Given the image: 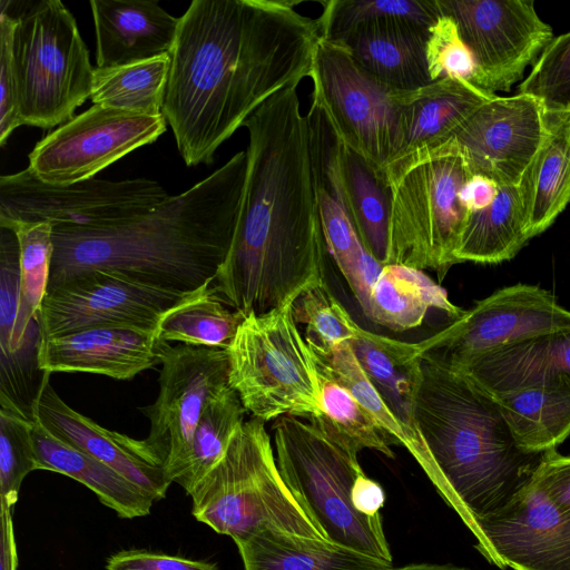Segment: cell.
Instances as JSON below:
<instances>
[{
  "label": "cell",
  "mask_w": 570,
  "mask_h": 570,
  "mask_svg": "<svg viewBox=\"0 0 570 570\" xmlns=\"http://www.w3.org/2000/svg\"><path fill=\"white\" fill-rule=\"evenodd\" d=\"M289 0H194L179 18L161 114L187 166L279 90L312 76L317 19Z\"/></svg>",
  "instance_id": "1"
},
{
  "label": "cell",
  "mask_w": 570,
  "mask_h": 570,
  "mask_svg": "<svg viewBox=\"0 0 570 570\" xmlns=\"http://www.w3.org/2000/svg\"><path fill=\"white\" fill-rule=\"evenodd\" d=\"M297 86L269 97L244 124L247 168L238 217L212 282L215 294L244 317L326 284L328 250Z\"/></svg>",
  "instance_id": "2"
},
{
  "label": "cell",
  "mask_w": 570,
  "mask_h": 570,
  "mask_svg": "<svg viewBox=\"0 0 570 570\" xmlns=\"http://www.w3.org/2000/svg\"><path fill=\"white\" fill-rule=\"evenodd\" d=\"M246 168V150L238 151L138 217L100 227L53 228L48 287L88 269L183 293L212 283L233 240Z\"/></svg>",
  "instance_id": "3"
},
{
  "label": "cell",
  "mask_w": 570,
  "mask_h": 570,
  "mask_svg": "<svg viewBox=\"0 0 570 570\" xmlns=\"http://www.w3.org/2000/svg\"><path fill=\"white\" fill-rule=\"evenodd\" d=\"M412 421L438 469L439 493L478 546L479 522L531 480L544 453L517 444L498 401L472 377L425 355Z\"/></svg>",
  "instance_id": "4"
},
{
  "label": "cell",
  "mask_w": 570,
  "mask_h": 570,
  "mask_svg": "<svg viewBox=\"0 0 570 570\" xmlns=\"http://www.w3.org/2000/svg\"><path fill=\"white\" fill-rule=\"evenodd\" d=\"M391 191L389 264L432 268L440 281L454 254L469 212L461 191L473 175L455 140L416 148L385 167Z\"/></svg>",
  "instance_id": "5"
},
{
  "label": "cell",
  "mask_w": 570,
  "mask_h": 570,
  "mask_svg": "<svg viewBox=\"0 0 570 570\" xmlns=\"http://www.w3.org/2000/svg\"><path fill=\"white\" fill-rule=\"evenodd\" d=\"M189 495L195 519L234 541L265 529L327 541L285 484L265 422L254 416Z\"/></svg>",
  "instance_id": "6"
},
{
  "label": "cell",
  "mask_w": 570,
  "mask_h": 570,
  "mask_svg": "<svg viewBox=\"0 0 570 570\" xmlns=\"http://www.w3.org/2000/svg\"><path fill=\"white\" fill-rule=\"evenodd\" d=\"M278 471L312 523L330 542L392 563L381 515L355 511L351 491L363 472L315 422L281 416L273 425Z\"/></svg>",
  "instance_id": "7"
},
{
  "label": "cell",
  "mask_w": 570,
  "mask_h": 570,
  "mask_svg": "<svg viewBox=\"0 0 570 570\" xmlns=\"http://www.w3.org/2000/svg\"><path fill=\"white\" fill-rule=\"evenodd\" d=\"M293 304L246 316L227 348L228 384L264 422L321 414L316 355L298 330Z\"/></svg>",
  "instance_id": "8"
},
{
  "label": "cell",
  "mask_w": 570,
  "mask_h": 570,
  "mask_svg": "<svg viewBox=\"0 0 570 570\" xmlns=\"http://www.w3.org/2000/svg\"><path fill=\"white\" fill-rule=\"evenodd\" d=\"M16 17L13 61L23 125L50 129L91 96L94 67L72 13L59 0L26 2Z\"/></svg>",
  "instance_id": "9"
},
{
  "label": "cell",
  "mask_w": 570,
  "mask_h": 570,
  "mask_svg": "<svg viewBox=\"0 0 570 570\" xmlns=\"http://www.w3.org/2000/svg\"><path fill=\"white\" fill-rule=\"evenodd\" d=\"M168 197L159 183L147 178L52 185L27 167L0 177V227L40 222L53 228L100 227L138 217Z\"/></svg>",
  "instance_id": "10"
},
{
  "label": "cell",
  "mask_w": 570,
  "mask_h": 570,
  "mask_svg": "<svg viewBox=\"0 0 570 570\" xmlns=\"http://www.w3.org/2000/svg\"><path fill=\"white\" fill-rule=\"evenodd\" d=\"M159 392L139 410L149 420L145 438L164 460L171 482L183 475L195 429L208 402L228 384L227 350L159 342Z\"/></svg>",
  "instance_id": "11"
},
{
  "label": "cell",
  "mask_w": 570,
  "mask_h": 570,
  "mask_svg": "<svg viewBox=\"0 0 570 570\" xmlns=\"http://www.w3.org/2000/svg\"><path fill=\"white\" fill-rule=\"evenodd\" d=\"M311 79L344 144L385 170L397 147L395 91L366 73L342 42L322 37Z\"/></svg>",
  "instance_id": "12"
},
{
  "label": "cell",
  "mask_w": 570,
  "mask_h": 570,
  "mask_svg": "<svg viewBox=\"0 0 570 570\" xmlns=\"http://www.w3.org/2000/svg\"><path fill=\"white\" fill-rule=\"evenodd\" d=\"M190 293L147 285L109 271L88 269L48 287L37 321L41 337L97 327L156 334L161 316Z\"/></svg>",
  "instance_id": "13"
},
{
  "label": "cell",
  "mask_w": 570,
  "mask_h": 570,
  "mask_svg": "<svg viewBox=\"0 0 570 570\" xmlns=\"http://www.w3.org/2000/svg\"><path fill=\"white\" fill-rule=\"evenodd\" d=\"M569 328L570 311L558 304L551 292L515 284L476 302L417 345L421 355L460 370L494 348Z\"/></svg>",
  "instance_id": "14"
},
{
  "label": "cell",
  "mask_w": 570,
  "mask_h": 570,
  "mask_svg": "<svg viewBox=\"0 0 570 570\" xmlns=\"http://www.w3.org/2000/svg\"><path fill=\"white\" fill-rule=\"evenodd\" d=\"M166 128L163 115L94 105L43 136L29 154L28 167L52 185L91 179L129 153L156 141Z\"/></svg>",
  "instance_id": "15"
},
{
  "label": "cell",
  "mask_w": 570,
  "mask_h": 570,
  "mask_svg": "<svg viewBox=\"0 0 570 570\" xmlns=\"http://www.w3.org/2000/svg\"><path fill=\"white\" fill-rule=\"evenodd\" d=\"M472 52L489 92L509 91L553 39L533 1L435 0Z\"/></svg>",
  "instance_id": "16"
},
{
  "label": "cell",
  "mask_w": 570,
  "mask_h": 570,
  "mask_svg": "<svg viewBox=\"0 0 570 570\" xmlns=\"http://www.w3.org/2000/svg\"><path fill=\"white\" fill-rule=\"evenodd\" d=\"M547 134V108L541 100L518 92L494 96L453 134L473 175L500 186L519 185Z\"/></svg>",
  "instance_id": "17"
},
{
  "label": "cell",
  "mask_w": 570,
  "mask_h": 570,
  "mask_svg": "<svg viewBox=\"0 0 570 570\" xmlns=\"http://www.w3.org/2000/svg\"><path fill=\"white\" fill-rule=\"evenodd\" d=\"M475 549L512 570H570V513L559 510L535 479L479 522Z\"/></svg>",
  "instance_id": "18"
},
{
  "label": "cell",
  "mask_w": 570,
  "mask_h": 570,
  "mask_svg": "<svg viewBox=\"0 0 570 570\" xmlns=\"http://www.w3.org/2000/svg\"><path fill=\"white\" fill-rule=\"evenodd\" d=\"M47 372L35 403L37 419L52 435L110 466L154 501L166 497L173 483L164 460L146 440L99 425L69 406L51 385Z\"/></svg>",
  "instance_id": "19"
},
{
  "label": "cell",
  "mask_w": 570,
  "mask_h": 570,
  "mask_svg": "<svg viewBox=\"0 0 570 570\" xmlns=\"http://www.w3.org/2000/svg\"><path fill=\"white\" fill-rule=\"evenodd\" d=\"M156 334L124 327H97L41 337L39 367L49 373H91L130 380L160 364Z\"/></svg>",
  "instance_id": "20"
},
{
  "label": "cell",
  "mask_w": 570,
  "mask_h": 570,
  "mask_svg": "<svg viewBox=\"0 0 570 570\" xmlns=\"http://www.w3.org/2000/svg\"><path fill=\"white\" fill-rule=\"evenodd\" d=\"M460 371L494 397L531 387L570 392V328L494 348Z\"/></svg>",
  "instance_id": "21"
},
{
  "label": "cell",
  "mask_w": 570,
  "mask_h": 570,
  "mask_svg": "<svg viewBox=\"0 0 570 570\" xmlns=\"http://www.w3.org/2000/svg\"><path fill=\"white\" fill-rule=\"evenodd\" d=\"M97 67H116L170 53L179 18L155 0H91Z\"/></svg>",
  "instance_id": "22"
},
{
  "label": "cell",
  "mask_w": 570,
  "mask_h": 570,
  "mask_svg": "<svg viewBox=\"0 0 570 570\" xmlns=\"http://www.w3.org/2000/svg\"><path fill=\"white\" fill-rule=\"evenodd\" d=\"M495 95L455 78H442L409 91H395L396 159L416 148L448 140Z\"/></svg>",
  "instance_id": "23"
},
{
  "label": "cell",
  "mask_w": 570,
  "mask_h": 570,
  "mask_svg": "<svg viewBox=\"0 0 570 570\" xmlns=\"http://www.w3.org/2000/svg\"><path fill=\"white\" fill-rule=\"evenodd\" d=\"M429 29L399 22L356 27L342 42L358 66L393 91H409L431 82L425 58Z\"/></svg>",
  "instance_id": "24"
},
{
  "label": "cell",
  "mask_w": 570,
  "mask_h": 570,
  "mask_svg": "<svg viewBox=\"0 0 570 570\" xmlns=\"http://www.w3.org/2000/svg\"><path fill=\"white\" fill-rule=\"evenodd\" d=\"M518 186L532 238L570 203V110H547L546 137Z\"/></svg>",
  "instance_id": "25"
},
{
  "label": "cell",
  "mask_w": 570,
  "mask_h": 570,
  "mask_svg": "<svg viewBox=\"0 0 570 570\" xmlns=\"http://www.w3.org/2000/svg\"><path fill=\"white\" fill-rule=\"evenodd\" d=\"M37 468L67 475L95 492L120 518L150 513L154 500L137 484L87 453L52 435L37 419L32 428Z\"/></svg>",
  "instance_id": "26"
},
{
  "label": "cell",
  "mask_w": 570,
  "mask_h": 570,
  "mask_svg": "<svg viewBox=\"0 0 570 570\" xmlns=\"http://www.w3.org/2000/svg\"><path fill=\"white\" fill-rule=\"evenodd\" d=\"M244 570H391L392 563L323 540L265 529L234 541Z\"/></svg>",
  "instance_id": "27"
},
{
  "label": "cell",
  "mask_w": 570,
  "mask_h": 570,
  "mask_svg": "<svg viewBox=\"0 0 570 570\" xmlns=\"http://www.w3.org/2000/svg\"><path fill=\"white\" fill-rule=\"evenodd\" d=\"M429 308L441 311L452 322L464 313L423 271L389 264L373 288L365 316L379 325L402 332L420 326Z\"/></svg>",
  "instance_id": "28"
},
{
  "label": "cell",
  "mask_w": 570,
  "mask_h": 570,
  "mask_svg": "<svg viewBox=\"0 0 570 570\" xmlns=\"http://www.w3.org/2000/svg\"><path fill=\"white\" fill-rule=\"evenodd\" d=\"M341 196L363 247L387 265L391 191L377 170L341 139Z\"/></svg>",
  "instance_id": "29"
},
{
  "label": "cell",
  "mask_w": 570,
  "mask_h": 570,
  "mask_svg": "<svg viewBox=\"0 0 570 570\" xmlns=\"http://www.w3.org/2000/svg\"><path fill=\"white\" fill-rule=\"evenodd\" d=\"M350 344L391 411L405 426L417 432L412 421V401L422 361L417 343L397 341L361 327Z\"/></svg>",
  "instance_id": "30"
},
{
  "label": "cell",
  "mask_w": 570,
  "mask_h": 570,
  "mask_svg": "<svg viewBox=\"0 0 570 570\" xmlns=\"http://www.w3.org/2000/svg\"><path fill=\"white\" fill-rule=\"evenodd\" d=\"M531 239L519 186H500L485 208L469 213L454 254L456 264H499Z\"/></svg>",
  "instance_id": "31"
},
{
  "label": "cell",
  "mask_w": 570,
  "mask_h": 570,
  "mask_svg": "<svg viewBox=\"0 0 570 570\" xmlns=\"http://www.w3.org/2000/svg\"><path fill=\"white\" fill-rule=\"evenodd\" d=\"M494 399L517 444L525 452L556 450L570 435V392L531 387Z\"/></svg>",
  "instance_id": "32"
},
{
  "label": "cell",
  "mask_w": 570,
  "mask_h": 570,
  "mask_svg": "<svg viewBox=\"0 0 570 570\" xmlns=\"http://www.w3.org/2000/svg\"><path fill=\"white\" fill-rule=\"evenodd\" d=\"M321 387V414L306 419L317 426L351 456L357 459L364 449L394 458L392 438L376 423L367 410L338 382L316 356Z\"/></svg>",
  "instance_id": "33"
},
{
  "label": "cell",
  "mask_w": 570,
  "mask_h": 570,
  "mask_svg": "<svg viewBox=\"0 0 570 570\" xmlns=\"http://www.w3.org/2000/svg\"><path fill=\"white\" fill-rule=\"evenodd\" d=\"M244 318L215 294L209 283L190 293L161 316L156 340L227 350Z\"/></svg>",
  "instance_id": "34"
},
{
  "label": "cell",
  "mask_w": 570,
  "mask_h": 570,
  "mask_svg": "<svg viewBox=\"0 0 570 570\" xmlns=\"http://www.w3.org/2000/svg\"><path fill=\"white\" fill-rule=\"evenodd\" d=\"M169 67V53L124 66L96 67L91 101L140 115H163Z\"/></svg>",
  "instance_id": "35"
},
{
  "label": "cell",
  "mask_w": 570,
  "mask_h": 570,
  "mask_svg": "<svg viewBox=\"0 0 570 570\" xmlns=\"http://www.w3.org/2000/svg\"><path fill=\"white\" fill-rule=\"evenodd\" d=\"M315 355L352 392L394 443L407 449L438 490L439 472L425 442L419 432L405 426L391 411L357 362L350 342L337 345L326 354Z\"/></svg>",
  "instance_id": "36"
},
{
  "label": "cell",
  "mask_w": 570,
  "mask_h": 570,
  "mask_svg": "<svg viewBox=\"0 0 570 570\" xmlns=\"http://www.w3.org/2000/svg\"><path fill=\"white\" fill-rule=\"evenodd\" d=\"M9 229L16 234L20 248L19 305L11 345L0 354L17 351L37 317L47 293L53 254L51 223H18Z\"/></svg>",
  "instance_id": "37"
},
{
  "label": "cell",
  "mask_w": 570,
  "mask_h": 570,
  "mask_svg": "<svg viewBox=\"0 0 570 570\" xmlns=\"http://www.w3.org/2000/svg\"><path fill=\"white\" fill-rule=\"evenodd\" d=\"M246 412L229 385L208 402L195 429L186 469L177 482L187 494L224 456L245 422Z\"/></svg>",
  "instance_id": "38"
},
{
  "label": "cell",
  "mask_w": 570,
  "mask_h": 570,
  "mask_svg": "<svg viewBox=\"0 0 570 570\" xmlns=\"http://www.w3.org/2000/svg\"><path fill=\"white\" fill-rule=\"evenodd\" d=\"M322 6L320 32L331 41L364 24L399 22L430 29L440 16L435 0H330Z\"/></svg>",
  "instance_id": "39"
},
{
  "label": "cell",
  "mask_w": 570,
  "mask_h": 570,
  "mask_svg": "<svg viewBox=\"0 0 570 570\" xmlns=\"http://www.w3.org/2000/svg\"><path fill=\"white\" fill-rule=\"evenodd\" d=\"M293 316L297 324H304V337L316 354L353 341L361 328L326 284L302 293L293 304Z\"/></svg>",
  "instance_id": "40"
},
{
  "label": "cell",
  "mask_w": 570,
  "mask_h": 570,
  "mask_svg": "<svg viewBox=\"0 0 570 570\" xmlns=\"http://www.w3.org/2000/svg\"><path fill=\"white\" fill-rule=\"evenodd\" d=\"M33 422L0 406V502L13 509L23 479L38 470Z\"/></svg>",
  "instance_id": "41"
},
{
  "label": "cell",
  "mask_w": 570,
  "mask_h": 570,
  "mask_svg": "<svg viewBox=\"0 0 570 570\" xmlns=\"http://www.w3.org/2000/svg\"><path fill=\"white\" fill-rule=\"evenodd\" d=\"M425 58L431 81L450 77L485 90L475 59L451 17L440 14L430 27Z\"/></svg>",
  "instance_id": "42"
},
{
  "label": "cell",
  "mask_w": 570,
  "mask_h": 570,
  "mask_svg": "<svg viewBox=\"0 0 570 570\" xmlns=\"http://www.w3.org/2000/svg\"><path fill=\"white\" fill-rule=\"evenodd\" d=\"M519 92L543 102L547 110L566 109L570 104V31L549 42L519 85Z\"/></svg>",
  "instance_id": "43"
},
{
  "label": "cell",
  "mask_w": 570,
  "mask_h": 570,
  "mask_svg": "<svg viewBox=\"0 0 570 570\" xmlns=\"http://www.w3.org/2000/svg\"><path fill=\"white\" fill-rule=\"evenodd\" d=\"M0 229V351H7L12 342L18 314L20 248L13 230Z\"/></svg>",
  "instance_id": "44"
},
{
  "label": "cell",
  "mask_w": 570,
  "mask_h": 570,
  "mask_svg": "<svg viewBox=\"0 0 570 570\" xmlns=\"http://www.w3.org/2000/svg\"><path fill=\"white\" fill-rule=\"evenodd\" d=\"M16 17L6 10L0 16V146L22 126L19 111L17 79L13 61Z\"/></svg>",
  "instance_id": "45"
},
{
  "label": "cell",
  "mask_w": 570,
  "mask_h": 570,
  "mask_svg": "<svg viewBox=\"0 0 570 570\" xmlns=\"http://www.w3.org/2000/svg\"><path fill=\"white\" fill-rule=\"evenodd\" d=\"M105 570H219L216 563L148 550H121L111 554Z\"/></svg>",
  "instance_id": "46"
},
{
  "label": "cell",
  "mask_w": 570,
  "mask_h": 570,
  "mask_svg": "<svg viewBox=\"0 0 570 570\" xmlns=\"http://www.w3.org/2000/svg\"><path fill=\"white\" fill-rule=\"evenodd\" d=\"M533 478L559 510L570 513V455L546 452Z\"/></svg>",
  "instance_id": "47"
},
{
  "label": "cell",
  "mask_w": 570,
  "mask_h": 570,
  "mask_svg": "<svg viewBox=\"0 0 570 570\" xmlns=\"http://www.w3.org/2000/svg\"><path fill=\"white\" fill-rule=\"evenodd\" d=\"M383 267L384 265L365 249L344 276L364 315L368 309L373 288Z\"/></svg>",
  "instance_id": "48"
},
{
  "label": "cell",
  "mask_w": 570,
  "mask_h": 570,
  "mask_svg": "<svg viewBox=\"0 0 570 570\" xmlns=\"http://www.w3.org/2000/svg\"><path fill=\"white\" fill-rule=\"evenodd\" d=\"M351 502L360 514L377 517L385 502V494L382 487L374 480L367 478L364 472L360 473L352 487Z\"/></svg>",
  "instance_id": "49"
},
{
  "label": "cell",
  "mask_w": 570,
  "mask_h": 570,
  "mask_svg": "<svg viewBox=\"0 0 570 570\" xmlns=\"http://www.w3.org/2000/svg\"><path fill=\"white\" fill-rule=\"evenodd\" d=\"M499 186L482 175H472L461 191V200L469 213L489 206L497 197Z\"/></svg>",
  "instance_id": "50"
},
{
  "label": "cell",
  "mask_w": 570,
  "mask_h": 570,
  "mask_svg": "<svg viewBox=\"0 0 570 570\" xmlns=\"http://www.w3.org/2000/svg\"><path fill=\"white\" fill-rule=\"evenodd\" d=\"M0 570H17L18 552L12 523V508L0 502Z\"/></svg>",
  "instance_id": "51"
},
{
  "label": "cell",
  "mask_w": 570,
  "mask_h": 570,
  "mask_svg": "<svg viewBox=\"0 0 570 570\" xmlns=\"http://www.w3.org/2000/svg\"><path fill=\"white\" fill-rule=\"evenodd\" d=\"M391 570H471L454 564H436V563H415L401 568H392Z\"/></svg>",
  "instance_id": "52"
},
{
  "label": "cell",
  "mask_w": 570,
  "mask_h": 570,
  "mask_svg": "<svg viewBox=\"0 0 570 570\" xmlns=\"http://www.w3.org/2000/svg\"><path fill=\"white\" fill-rule=\"evenodd\" d=\"M566 109L570 110V104L568 105V107Z\"/></svg>",
  "instance_id": "53"
}]
</instances>
